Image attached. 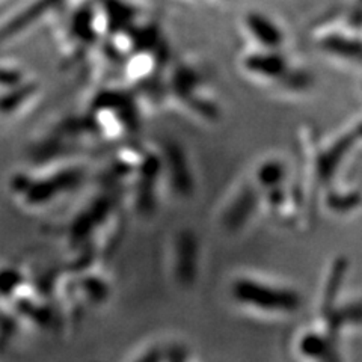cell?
Returning <instances> with one entry per match:
<instances>
[{
    "instance_id": "cell-1",
    "label": "cell",
    "mask_w": 362,
    "mask_h": 362,
    "mask_svg": "<svg viewBox=\"0 0 362 362\" xmlns=\"http://www.w3.org/2000/svg\"><path fill=\"white\" fill-rule=\"evenodd\" d=\"M168 98L180 110L201 119L202 122L218 118L219 105L214 98L213 88L207 76L194 61H183L175 65L166 85Z\"/></svg>"
},
{
    "instance_id": "cell-2",
    "label": "cell",
    "mask_w": 362,
    "mask_h": 362,
    "mask_svg": "<svg viewBox=\"0 0 362 362\" xmlns=\"http://www.w3.org/2000/svg\"><path fill=\"white\" fill-rule=\"evenodd\" d=\"M85 178V169L81 165H64L50 169L45 174H18L11 181L14 195L28 207H40L44 202L74 190Z\"/></svg>"
},
{
    "instance_id": "cell-3",
    "label": "cell",
    "mask_w": 362,
    "mask_h": 362,
    "mask_svg": "<svg viewBox=\"0 0 362 362\" xmlns=\"http://www.w3.org/2000/svg\"><path fill=\"white\" fill-rule=\"evenodd\" d=\"M86 119L97 139L118 141L138 127V110L129 97L110 90L94 98Z\"/></svg>"
},
{
    "instance_id": "cell-4",
    "label": "cell",
    "mask_w": 362,
    "mask_h": 362,
    "mask_svg": "<svg viewBox=\"0 0 362 362\" xmlns=\"http://www.w3.org/2000/svg\"><path fill=\"white\" fill-rule=\"evenodd\" d=\"M233 296L240 305L269 314H291L300 307V296L293 288L255 276H240L233 282Z\"/></svg>"
},
{
    "instance_id": "cell-5",
    "label": "cell",
    "mask_w": 362,
    "mask_h": 362,
    "mask_svg": "<svg viewBox=\"0 0 362 362\" xmlns=\"http://www.w3.org/2000/svg\"><path fill=\"white\" fill-rule=\"evenodd\" d=\"M337 334L331 322L322 315L317 325L299 334L296 352L302 362H337Z\"/></svg>"
},
{
    "instance_id": "cell-6",
    "label": "cell",
    "mask_w": 362,
    "mask_h": 362,
    "mask_svg": "<svg viewBox=\"0 0 362 362\" xmlns=\"http://www.w3.org/2000/svg\"><path fill=\"white\" fill-rule=\"evenodd\" d=\"M243 29L252 41H257L259 45H267V47H274L279 44L281 33L279 29L275 28L267 17L259 14H249L243 21Z\"/></svg>"
},
{
    "instance_id": "cell-7",
    "label": "cell",
    "mask_w": 362,
    "mask_h": 362,
    "mask_svg": "<svg viewBox=\"0 0 362 362\" xmlns=\"http://www.w3.org/2000/svg\"><path fill=\"white\" fill-rule=\"evenodd\" d=\"M197 267V245L190 237L178 242L177 247V269L183 279H190L192 270ZM180 278V279H181Z\"/></svg>"
},
{
    "instance_id": "cell-8",
    "label": "cell",
    "mask_w": 362,
    "mask_h": 362,
    "mask_svg": "<svg viewBox=\"0 0 362 362\" xmlns=\"http://www.w3.org/2000/svg\"><path fill=\"white\" fill-rule=\"evenodd\" d=\"M252 209V198H251V192L243 190L242 195L239 198H235L234 206L228 207L225 213V221L228 226H239L247 219V214Z\"/></svg>"
},
{
    "instance_id": "cell-9",
    "label": "cell",
    "mask_w": 362,
    "mask_h": 362,
    "mask_svg": "<svg viewBox=\"0 0 362 362\" xmlns=\"http://www.w3.org/2000/svg\"><path fill=\"white\" fill-rule=\"evenodd\" d=\"M165 356L160 352L158 347H150L146 349L144 354H141L138 358H136L133 362H163Z\"/></svg>"
}]
</instances>
